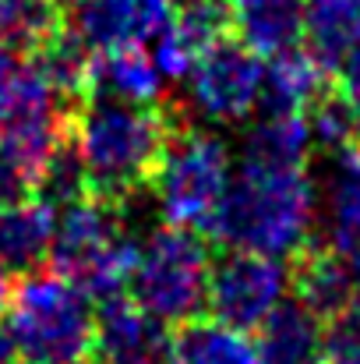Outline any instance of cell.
<instances>
[{
  "label": "cell",
  "instance_id": "6da1fadb",
  "mask_svg": "<svg viewBox=\"0 0 360 364\" xmlns=\"http://www.w3.org/2000/svg\"><path fill=\"white\" fill-rule=\"evenodd\" d=\"M177 103H131L110 92H92L71 114L75 141L89 173V195L131 205L152 191L163 152L170 145Z\"/></svg>",
  "mask_w": 360,
  "mask_h": 364
},
{
  "label": "cell",
  "instance_id": "7402d4cb",
  "mask_svg": "<svg viewBox=\"0 0 360 364\" xmlns=\"http://www.w3.org/2000/svg\"><path fill=\"white\" fill-rule=\"evenodd\" d=\"M311 124L307 114H265L251 127L244 141V156L268 163H304L311 152Z\"/></svg>",
  "mask_w": 360,
  "mask_h": 364
},
{
  "label": "cell",
  "instance_id": "277c9868",
  "mask_svg": "<svg viewBox=\"0 0 360 364\" xmlns=\"http://www.w3.org/2000/svg\"><path fill=\"white\" fill-rule=\"evenodd\" d=\"M138 251V241L127 234V205L85 195L60 209L50 265L92 301H110L131 287Z\"/></svg>",
  "mask_w": 360,
  "mask_h": 364
},
{
  "label": "cell",
  "instance_id": "30bf717a",
  "mask_svg": "<svg viewBox=\"0 0 360 364\" xmlns=\"http://www.w3.org/2000/svg\"><path fill=\"white\" fill-rule=\"evenodd\" d=\"M234 32L230 0H173L166 25L156 32V64L166 78H187L202 53Z\"/></svg>",
  "mask_w": 360,
  "mask_h": 364
},
{
  "label": "cell",
  "instance_id": "8fae6325",
  "mask_svg": "<svg viewBox=\"0 0 360 364\" xmlns=\"http://www.w3.org/2000/svg\"><path fill=\"white\" fill-rule=\"evenodd\" d=\"M173 0H64L67 28L96 53L117 46H145L166 25Z\"/></svg>",
  "mask_w": 360,
  "mask_h": 364
},
{
  "label": "cell",
  "instance_id": "44dd1931",
  "mask_svg": "<svg viewBox=\"0 0 360 364\" xmlns=\"http://www.w3.org/2000/svg\"><path fill=\"white\" fill-rule=\"evenodd\" d=\"M67 25L64 0H0V43L32 57Z\"/></svg>",
  "mask_w": 360,
  "mask_h": 364
},
{
  "label": "cell",
  "instance_id": "2e32d148",
  "mask_svg": "<svg viewBox=\"0 0 360 364\" xmlns=\"http://www.w3.org/2000/svg\"><path fill=\"white\" fill-rule=\"evenodd\" d=\"M325 75L329 71L315 60L311 50L293 46L286 53H276L265 68V89L258 107L265 114H307L311 103L329 89Z\"/></svg>",
  "mask_w": 360,
  "mask_h": 364
},
{
  "label": "cell",
  "instance_id": "603a6c76",
  "mask_svg": "<svg viewBox=\"0 0 360 364\" xmlns=\"http://www.w3.org/2000/svg\"><path fill=\"white\" fill-rule=\"evenodd\" d=\"M325 364H360V290L325 318Z\"/></svg>",
  "mask_w": 360,
  "mask_h": 364
},
{
  "label": "cell",
  "instance_id": "8992f818",
  "mask_svg": "<svg viewBox=\"0 0 360 364\" xmlns=\"http://www.w3.org/2000/svg\"><path fill=\"white\" fill-rule=\"evenodd\" d=\"M209 276H212L209 237L202 230L166 223L152 230V237L138 251L131 297L177 329L205 311Z\"/></svg>",
  "mask_w": 360,
  "mask_h": 364
},
{
  "label": "cell",
  "instance_id": "9c48e42d",
  "mask_svg": "<svg viewBox=\"0 0 360 364\" xmlns=\"http://www.w3.org/2000/svg\"><path fill=\"white\" fill-rule=\"evenodd\" d=\"M92 358L99 364H173L170 322L152 315L131 294L99 301Z\"/></svg>",
  "mask_w": 360,
  "mask_h": 364
},
{
  "label": "cell",
  "instance_id": "e0dca14e",
  "mask_svg": "<svg viewBox=\"0 0 360 364\" xmlns=\"http://www.w3.org/2000/svg\"><path fill=\"white\" fill-rule=\"evenodd\" d=\"M304 39L315 60L336 75L339 64L360 50V0H307Z\"/></svg>",
  "mask_w": 360,
  "mask_h": 364
},
{
  "label": "cell",
  "instance_id": "d6986e66",
  "mask_svg": "<svg viewBox=\"0 0 360 364\" xmlns=\"http://www.w3.org/2000/svg\"><path fill=\"white\" fill-rule=\"evenodd\" d=\"M339 173L329 198V244L360 279V145L336 152Z\"/></svg>",
  "mask_w": 360,
  "mask_h": 364
},
{
  "label": "cell",
  "instance_id": "ffe728a7",
  "mask_svg": "<svg viewBox=\"0 0 360 364\" xmlns=\"http://www.w3.org/2000/svg\"><path fill=\"white\" fill-rule=\"evenodd\" d=\"M159 82L163 71L145 46H117L96 53V89L92 92H110L131 103H156L159 100Z\"/></svg>",
  "mask_w": 360,
  "mask_h": 364
},
{
  "label": "cell",
  "instance_id": "484cf974",
  "mask_svg": "<svg viewBox=\"0 0 360 364\" xmlns=\"http://www.w3.org/2000/svg\"><path fill=\"white\" fill-rule=\"evenodd\" d=\"M336 85H339V92L357 107V114H360V50H354V53L339 64V71H336Z\"/></svg>",
  "mask_w": 360,
  "mask_h": 364
},
{
  "label": "cell",
  "instance_id": "83f0119b",
  "mask_svg": "<svg viewBox=\"0 0 360 364\" xmlns=\"http://www.w3.org/2000/svg\"><path fill=\"white\" fill-rule=\"evenodd\" d=\"M7 301H11V283H7V272H0V315L7 311Z\"/></svg>",
  "mask_w": 360,
  "mask_h": 364
},
{
  "label": "cell",
  "instance_id": "ba28073f",
  "mask_svg": "<svg viewBox=\"0 0 360 364\" xmlns=\"http://www.w3.org/2000/svg\"><path fill=\"white\" fill-rule=\"evenodd\" d=\"M265 89V68L251 46L227 36L191 71V100L195 107L219 124L244 121L258 110Z\"/></svg>",
  "mask_w": 360,
  "mask_h": 364
},
{
  "label": "cell",
  "instance_id": "3957f363",
  "mask_svg": "<svg viewBox=\"0 0 360 364\" xmlns=\"http://www.w3.org/2000/svg\"><path fill=\"white\" fill-rule=\"evenodd\" d=\"M7 329L25 364H75L92 358V297L57 269L18 276L7 301Z\"/></svg>",
  "mask_w": 360,
  "mask_h": 364
},
{
  "label": "cell",
  "instance_id": "ac0fdd59",
  "mask_svg": "<svg viewBox=\"0 0 360 364\" xmlns=\"http://www.w3.org/2000/svg\"><path fill=\"white\" fill-rule=\"evenodd\" d=\"M173 364H258V350L240 329L198 315L173 329Z\"/></svg>",
  "mask_w": 360,
  "mask_h": 364
},
{
  "label": "cell",
  "instance_id": "f1b7e54d",
  "mask_svg": "<svg viewBox=\"0 0 360 364\" xmlns=\"http://www.w3.org/2000/svg\"><path fill=\"white\" fill-rule=\"evenodd\" d=\"M75 364H99L96 358H85V361H75Z\"/></svg>",
  "mask_w": 360,
  "mask_h": 364
},
{
  "label": "cell",
  "instance_id": "d4e9b609",
  "mask_svg": "<svg viewBox=\"0 0 360 364\" xmlns=\"http://www.w3.org/2000/svg\"><path fill=\"white\" fill-rule=\"evenodd\" d=\"M36 195V177L21 166V159L0 145V205H14Z\"/></svg>",
  "mask_w": 360,
  "mask_h": 364
},
{
  "label": "cell",
  "instance_id": "7c38bea8",
  "mask_svg": "<svg viewBox=\"0 0 360 364\" xmlns=\"http://www.w3.org/2000/svg\"><path fill=\"white\" fill-rule=\"evenodd\" d=\"M258 364H325V318L304 301H283L258 326Z\"/></svg>",
  "mask_w": 360,
  "mask_h": 364
},
{
  "label": "cell",
  "instance_id": "4fadbf2b",
  "mask_svg": "<svg viewBox=\"0 0 360 364\" xmlns=\"http://www.w3.org/2000/svg\"><path fill=\"white\" fill-rule=\"evenodd\" d=\"M57 230V209L43 198H25L14 205H0V272L28 276L50 262Z\"/></svg>",
  "mask_w": 360,
  "mask_h": 364
},
{
  "label": "cell",
  "instance_id": "7a4b0ae2",
  "mask_svg": "<svg viewBox=\"0 0 360 364\" xmlns=\"http://www.w3.org/2000/svg\"><path fill=\"white\" fill-rule=\"evenodd\" d=\"M315 184L304 163L240 159V173L209 227V241L265 255H293L311 241Z\"/></svg>",
  "mask_w": 360,
  "mask_h": 364
},
{
  "label": "cell",
  "instance_id": "cb8c5ba5",
  "mask_svg": "<svg viewBox=\"0 0 360 364\" xmlns=\"http://www.w3.org/2000/svg\"><path fill=\"white\" fill-rule=\"evenodd\" d=\"M25 71H28V60H21L18 50L0 43V127L7 124V117L18 107V92H21Z\"/></svg>",
  "mask_w": 360,
  "mask_h": 364
},
{
  "label": "cell",
  "instance_id": "5b68a950",
  "mask_svg": "<svg viewBox=\"0 0 360 364\" xmlns=\"http://www.w3.org/2000/svg\"><path fill=\"white\" fill-rule=\"evenodd\" d=\"M230 191V152L227 145L195 127L180 110L170 145L163 152L159 173L152 181V195L166 223L191 227L209 237V227Z\"/></svg>",
  "mask_w": 360,
  "mask_h": 364
},
{
  "label": "cell",
  "instance_id": "9a60e30c",
  "mask_svg": "<svg viewBox=\"0 0 360 364\" xmlns=\"http://www.w3.org/2000/svg\"><path fill=\"white\" fill-rule=\"evenodd\" d=\"M234 36L258 57H276L304 39V4L300 0H230Z\"/></svg>",
  "mask_w": 360,
  "mask_h": 364
},
{
  "label": "cell",
  "instance_id": "52a82bcc",
  "mask_svg": "<svg viewBox=\"0 0 360 364\" xmlns=\"http://www.w3.org/2000/svg\"><path fill=\"white\" fill-rule=\"evenodd\" d=\"M290 287V269L279 255L234 247L212 262L209 276V315L234 326L240 333L258 329L283 301Z\"/></svg>",
  "mask_w": 360,
  "mask_h": 364
},
{
  "label": "cell",
  "instance_id": "f546056e",
  "mask_svg": "<svg viewBox=\"0 0 360 364\" xmlns=\"http://www.w3.org/2000/svg\"><path fill=\"white\" fill-rule=\"evenodd\" d=\"M14 364H18V361H14ZM21 364H25V361H21Z\"/></svg>",
  "mask_w": 360,
  "mask_h": 364
},
{
  "label": "cell",
  "instance_id": "4316f807",
  "mask_svg": "<svg viewBox=\"0 0 360 364\" xmlns=\"http://www.w3.org/2000/svg\"><path fill=\"white\" fill-rule=\"evenodd\" d=\"M18 361V347H14V336L7 326H0V364H14Z\"/></svg>",
  "mask_w": 360,
  "mask_h": 364
},
{
  "label": "cell",
  "instance_id": "5bb4252c",
  "mask_svg": "<svg viewBox=\"0 0 360 364\" xmlns=\"http://www.w3.org/2000/svg\"><path fill=\"white\" fill-rule=\"evenodd\" d=\"M290 287L293 297L304 301L322 318L336 315L354 294V272L332 251V244L307 241L290 255Z\"/></svg>",
  "mask_w": 360,
  "mask_h": 364
}]
</instances>
